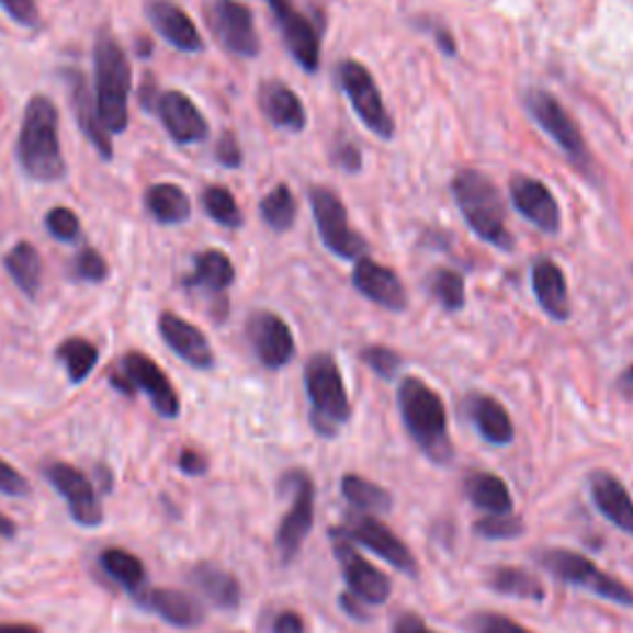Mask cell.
<instances>
[{
  "instance_id": "6da1fadb",
  "label": "cell",
  "mask_w": 633,
  "mask_h": 633,
  "mask_svg": "<svg viewBox=\"0 0 633 633\" xmlns=\"http://www.w3.org/2000/svg\"><path fill=\"white\" fill-rule=\"evenodd\" d=\"M15 156L27 179L37 183H57L65 179L67 163L60 136H57V106L50 97L35 94L25 104Z\"/></svg>"
},
{
  "instance_id": "7a4b0ae2",
  "label": "cell",
  "mask_w": 633,
  "mask_h": 633,
  "mask_svg": "<svg viewBox=\"0 0 633 633\" xmlns=\"http://www.w3.org/2000/svg\"><path fill=\"white\" fill-rule=\"evenodd\" d=\"M94 104L104 129L124 134L129 126V97H132V65L122 43L110 31H100L94 41Z\"/></svg>"
},
{
  "instance_id": "3957f363",
  "label": "cell",
  "mask_w": 633,
  "mask_h": 633,
  "mask_svg": "<svg viewBox=\"0 0 633 633\" xmlns=\"http://www.w3.org/2000/svg\"><path fill=\"white\" fill-rule=\"evenodd\" d=\"M453 199L463 221L475 236L498 250H512L515 238L505 216V201L490 177L478 169H461L451 183Z\"/></svg>"
},
{
  "instance_id": "277c9868",
  "label": "cell",
  "mask_w": 633,
  "mask_h": 633,
  "mask_svg": "<svg viewBox=\"0 0 633 633\" xmlns=\"http://www.w3.org/2000/svg\"><path fill=\"white\" fill-rule=\"evenodd\" d=\"M398 411L414 443L436 463L453 457L451 436H448L445 406L431 386L418 376H406L398 384Z\"/></svg>"
},
{
  "instance_id": "5b68a950",
  "label": "cell",
  "mask_w": 633,
  "mask_h": 633,
  "mask_svg": "<svg viewBox=\"0 0 633 633\" xmlns=\"http://www.w3.org/2000/svg\"><path fill=\"white\" fill-rule=\"evenodd\" d=\"M309 423L323 438H335L352 418L347 386L332 354L319 352L305 366Z\"/></svg>"
},
{
  "instance_id": "8992f818",
  "label": "cell",
  "mask_w": 633,
  "mask_h": 633,
  "mask_svg": "<svg viewBox=\"0 0 633 633\" xmlns=\"http://www.w3.org/2000/svg\"><path fill=\"white\" fill-rule=\"evenodd\" d=\"M522 104L532 120L538 122L540 129L559 146V151L567 156L574 167H579V171H587L584 169L589 163L587 142H584L577 120L564 110V104L557 97L547 90H540V87H530V90L522 94Z\"/></svg>"
},
{
  "instance_id": "52a82bcc",
  "label": "cell",
  "mask_w": 633,
  "mask_h": 633,
  "mask_svg": "<svg viewBox=\"0 0 633 633\" xmlns=\"http://www.w3.org/2000/svg\"><path fill=\"white\" fill-rule=\"evenodd\" d=\"M540 562L554 579L572 584V587L587 589L594 597L621 603V607H633V589H629L623 581L613 579L611 574L599 569L597 564L589 557H584V554H577L572 550H547L542 552Z\"/></svg>"
},
{
  "instance_id": "ba28073f",
  "label": "cell",
  "mask_w": 633,
  "mask_h": 633,
  "mask_svg": "<svg viewBox=\"0 0 633 633\" xmlns=\"http://www.w3.org/2000/svg\"><path fill=\"white\" fill-rule=\"evenodd\" d=\"M112 386L124 396H134L136 392H144L149 396L154 411L163 418H177L181 414V398L177 388L163 374V369L154 362L151 357L142 352L124 354L120 372L110 376Z\"/></svg>"
},
{
  "instance_id": "9c48e42d",
  "label": "cell",
  "mask_w": 633,
  "mask_h": 633,
  "mask_svg": "<svg viewBox=\"0 0 633 633\" xmlns=\"http://www.w3.org/2000/svg\"><path fill=\"white\" fill-rule=\"evenodd\" d=\"M309 206L315 216L319 238L325 248L342 260H359L366 256L369 242L352 228L344 201L327 186L309 189Z\"/></svg>"
},
{
  "instance_id": "30bf717a",
  "label": "cell",
  "mask_w": 633,
  "mask_h": 633,
  "mask_svg": "<svg viewBox=\"0 0 633 633\" xmlns=\"http://www.w3.org/2000/svg\"><path fill=\"white\" fill-rule=\"evenodd\" d=\"M337 80L349 104L354 106L357 116L364 122L366 129L376 134L378 139H394L396 122L392 112H388L382 92H378L374 75L369 72L362 63L344 60V63H339Z\"/></svg>"
},
{
  "instance_id": "8fae6325",
  "label": "cell",
  "mask_w": 633,
  "mask_h": 633,
  "mask_svg": "<svg viewBox=\"0 0 633 633\" xmlns=\"http://www.w3.org/2000/svg\"><path fill=\"white\" fill-rule=\"evenodd\" d=\"M282 488L292 493V505L280 522L275 544L282 562H292L315 524V483L307 473L292 471L282 478Z\"/></svg>"
},
{
  "instance_id": "7c38bea8",
  "label": "cell",
  "mask_w": 633,
  "mask_h": 633,
  "mask_svg": "<svg viewBox=\"0 0 633 633\" xmlns=\"http://www.w3.org/2000/svg\"><path fill=\"white\" fill-rule=\"evenodd\" d=\"M272 15L280 25L282 41L302 70L317 72L323 57V31L307 13H302L295 0H268Z\"/></svg>"
},
{
  "instance_id": "4fadbf2b",
  "label": "cell",
  "mask_w": 633,
  "mask_h": 633,
  "mask_svg": "<svg viewBox=\"0 0 633 633\" xmlns=\"http://www.w3.org/2000/svg\"><path fill=\"white\" fill-rule=\"evenodd\" d=\"M332 550L339 567H342L347 589L354 599L378 607V603H384L392 597V579H388L384 572H378L372 562H366L362 554L357 552L354 542L347 540L344 534L339 532V528L332 530Z\"/></svg>"
},
{
  "instance_id": "5bb4252c",
  "label": "cell",
  "mask_w": 633,
  "mask_h": 633,
  "mask_svg": "<svg viewBox=\"0 0 633 633\" xmlns=\"http://www.w3.org/2000/svg\"><path fill=\"white\" fill-rule=\"evenodd\" d=\"M339 532H342L347 540H352L357 544H362V547L372 550L374 554L386 559L398 572L411 574V577L418 572V562L411 554V550H408L406 544L396 538L392 528H386L382 520H376L374 515L352 510L344 518V528Z\"/></svg>"
},
{
  "instance_id": "9a60e30c",
  "label": "cell",
  "mask_w": 633,
  "mask_h": 633,
  "mask_svg": "<svg viewBox=\"0 0 633 633\" xmlns=\"http://www.w3.org/2000/svg\"><path fill=\"white\" fill-rule=\"evenodd\" d=\"M246 332L252 352H256L258 362L265 369L278 372V369L287 366L292 359H295V337H292L290 325L280 315H275V312H252L246 323Z\"/></svg>"
},
{
  "instance_id": "2e32d148",
  "label": "cell",
  "mask_w": 633,
  "mask_h": 633,
  "mask_svg": "<svg viewBox=\"0 0 633 633\" xmlns=\"http://www.w3.org/2000/svg\"><path fill=\"white\" fill-rule=\"evenodd\" d=\"M208 21L213 35L223 45V50L238 57H258L260 55V35L256 31V21L246 5L238 0H218L213 3Z\"/></svg>"
},
{
  "instance_id": "e0dca14e",
  "label": "cell",
  "mask_w": 633,
  "mask_h": 633,
  "mask_svg": "<svg viewBox=\"0 0 633 633\" xmlns=\"http://www.w3.org/2000/svg\"><path fill=\"white\" fill-rule=\"evenodd\" d=\"M508 189L512 206L518 208L522 218H528L542 233L557 236L562 228V211L554 193L547 189V183L528 177V173H515Z\"/></svg>"
},
{
  "instance_id": "ac0fdd59",
  "label": "cell",
  "mask_w": 633,
  "mask_h": 633,
  "mask_svg": "<svg viewBox=\"0 0 633 633\" xmlns=\"http://www.w3.org/2000/svg\"><path fill=\"white\" fill-rule=\"evenodd\" d=\"M45 475L53 483V488L65 498L75 522H80L82 528H97L102 522L100 498H97L94 485L84 473L67 463H50Z\"/></svg>"
},
{
  "instance_id": "d6986e66",
  "label": "cell",
  "mask_w": 633,
  "mask_h": 633,
  "mask_svg": "<svg viewBox=\"0 0 633 633\" xmlns=\"http://www.w3.org/2000/svg\"><path fill=\"white\" fill-rule=\"evenodd\" d=\"M352 285L359 295L388 312H404L408 307V295L402 278L392 268L382 265L374 258H359L352 270Z\"/></svg>"
},
{
  "instance_id": "ffe728a7",
  "label": "cell",
  "mask_w": 633,
  "mask_h": 633,
  "mask_svg": "<svg viewBox=\"0 0 633 633\" xmlns=\"http://www.w3.org/2000/svg\"><path fill=\"white\" fill-rule=\"evenodd\" d=\"M156 114L163 124V129L179 146L201 144L208 139V122L201 114L196 102L189 94L179 90L161 92L159 104H156Z\"/></svg>"
},
{
  "instance_id": "44dd1931",
  "label": "cell",
  "mask_w": 633,
  "mask_h": 633,
  "mask_svg": "<svg viewBox=\"0 0 633 633\" xmlns=\"http://www.w3.org/2000/svg\"><path fill=\"white\" fill-rule=\"evenodd\" d=\"M65 84H67V90H70L75 122L84 134V139L94 146V151L100 154L104 161H112V156H114L112 134L104 129L100 114H97L94 94L90 90V84H87V77L80 70H67Z\"/></svg>"
},
{
  "instance_id": "7402d4cb",
  "label": "cell",
  "mask_w": 633,
  "mask_h": 633,
  "mask_svg": "<svg viewBox=\"0 0 633 633\" xmlns=\"http://www.w3.org/2000/svg\"><path fill=\"white\" fill-rule=\"evenodd\" d=\"M159 335L167 347L179 359H183L193 369H211L216 364V354L208 337L201 329L183 319L177 312H161L159 315Z\"/></svg>"
},
{
  "instance_id": "603a6c76",
  "label": "cell",
  "mask_w": 633,
  "mask_h": 633,
  "mask_svg": "<svg viewBox=\"0 0 633 633\" xmlns=\"http://www.w3.org/2000/svg\"><path fill=\"white\" fill-rule=\"evenodd\" d=\"M146 15H149V23L154 25V31L159 33L171 47H177L179 53L193 55V53H203V47H206L196 23H193L191 15L183 11L181 5L173 3V0H149V5H146Z\"/></svg>"
},
{
  "instance_id": "cb8c5ba5",
  "label": "cell",
  "mask_w": 633,
  "mask_h": 633,
  "mask_svg": "<svg viewBox=\"0 0 633 633\" xmlns=\"http://www.w3.org/2000/svg\"><path fill=\"white\" fill-rule=\"evenodd\" d=\"M532 292L538 297L544 315L554 323H567L572 317V302L567 278L552 258H540L532 265Z\"/></svg>"
},
{
  "instance_id": "d4e9b609",
  "label": "cell",
  "mask_w": 633,
  "mask_h": 633,
  "mask_svg": "<svg viewBox=\"0 0 633 633\" xmlns=\"http://www.w3.org/2000/svg\"><path fill=\"white\" fill-rule=\"evenodd\" d=\"M258 104L265 120L278 126V129H287L299 134L307 126V110L292 87L280 80H268L260 84Z\"/></svg>"
},
{
  "instance_id": "484cf974",
  "label": "cell",
  "mask_w": 633,
  "mask_h": 633,
  "mask_svg": "<svg viewBox=\"0 0 633 633\" xmlns=\"http://www.w3.org/2000/svg\"><path fill=\"white\" fill-rule=\"evenodd\" d=\"M589 493L603 518H607L613 528L633 538V500L617 475H611L607 471L591 473Z\"/></svg>"
},
{
  "instance_id": "4316f807",
  "label": "cell",
  "mask_w": 633,
  "mask_h": 633,
  "mask_svg": "<svg viewBox=\"0 0 633 633\" xmlns=\"http://www.w3.org/2000/svg\"><path fill=\"white\" fill-rule=\"evenodd\" d=\"M465 414L490 445L512 443V438H515L512 418L508 414V408H505L498 398H493L488 394L467 396Z\"/></svg>"
},
{
  "instance_id": "83f0119b",
  "label": "cell",
  "mask_w": 633,
  "mask_h": 633,
  "mask_svg": "<svg viewBox=\"0 0 633 633\" xmlns=\"http://www.w3.org/2000/svg\"><path fill=\"white\" fill-rule=\"evenodd\" d=\"M183 282H186V287L223 297L233 282H236V268H233V260L226 252L203 250L199 252L196 260H193V275Z\"/></svg>"
},
{
  "instance_id": "f1b7e54d",
  "label": "cell",
  "mask_w": 633,
  "mask_h": 633,
  "mask_svg": "<svg viewBox=\"0 0 633 633\" xmlns=\"http://www.w3.org/2000/svg\"><path fill=\"white\" fill-rule=\"evenodd\" d=\"M191 584L213 603V607L226 609V611L240 607V599H242L240 581L233 577L230 572L216 567V564L203 562L199 564V567H193Z\"/></svg>"
},
{
  "instance_id": "f546056e",
  "label": "cell",
  "mask_w": 633,
  "mask_h": 633,
  "mask_svg": "<svg viewBox=\"0 0 633 633\" xmlns=\"http://www.w3.org/2000/svg\"><path fill=\"white\" fill-rule=\"evenodd\" d=\"M3 265L8 278L13 280V285L23 292L27 299H35L41 295L43 287V258L33 242L21 240L5 252Z\"/></svg>"
},
{
  "instance_id": "4dcf8cb0",
  "label": "cell",
  "mask_w": 633,
  "mask_h": 633,
  "mask_svg": "<svg viewBox=\"0 0 633 633\" xmlns=\"http://www.w3.org/2000/svg\"><path fill=\"white\" fill-rule=\"evenodd\" d=\"M144 607L159 613L163 621H169L171 626L179 629H193L203 621L201 603L189 597V594L177 589H154L149 594H142Z\"/></svg>"
},
{
  "instance_id": "1f68e13d",
  "label": "cell",
  "mask_w": 633,
  "mask_h": 633,
  "mask_svg": "<svg viewBox=\"0 0 633 633\" xmlns=\"http://www.w3.org/2000/svg\"><path fill=\"white\" fill-rule=\"evenodd\" d=\"M144 206L161 226H181L191 218V199L177 183H154L144 193Z\"/></svg>"
},
{
  "instance_id": "d6a6232c",
  "label": "cell",
  "mask_w": 633,
  "mask_h": 633,
  "mask_svg": "<svg viewBox=\"0 0 633 633\" xmlns=\"http://www.w3.org/2000/svg\"><path fill=\"white\" fill-rule=\"evenodd\" d=\"M465 495L475 508L490 515H508L512 512V495L508 483L493 473H473L465 481Z\"/></svg>"
},
{
  "instance_id": "836d02e7",
  "label": "cell",
  "mask_w": 633,
  "mask_h": 633,
  "mask_svg": "<svg viewBox=\"0 0 633 633\" xmlns=\"http://www.w3.org/2000/svg\"><path fill=\"white\" fill-rule=\"evenodd\" d=\"M100 564H102L106 577L114 579L126 591L142 597L144 584H146V569H144V564L139 557H134V554L126 552V550L112 547V550L102 552Z\"/></svg>"
},
{
  "instance_id": "e575fe53",
  "label": "cell",
  "mask_w": 633,
  "mask_h": 633,
  "mask_svg": "<svg viewBox=\"0 0 633 633\" xmlns=\"http://www.w3.org/2000/svg\"><path fill=\"white\" fill-rule=\"evenodd\" d=\"M342 495L357 512H388L392 510V493L384 490L382 485L362 478V475L349 473L342 478Z\"/></svg>"
},
{
  "instance_id": "d590c367",
  "label": "cell",
  "mask_w": 633,
  "mask_h": 633,
  "mask_svg": "<svg viewBox=\"0 0 633 633\" xmlns=\"http://www.w3.org/2000/svg\"><path fill=\"white\" fill-rule=\"evenodd\" d=\"M490 589H495L502 597L524 599V601H544L542 581L520 567H495L490 572Z\"/></svg>"
},
{
  "instance_id": "8d00e7d4",
  "label": "cell",
  "mask_w": 633,
  "mask_h": 633,
  "mask_svg": "<svg viewBox=\"0 0 633 633\" xmlns=\"http://www.w3.org/2000/svg\"><path fill=\"white\" fill-rule=\"evenodd\" d=\"M260 218L270 230L287 233L297 221V199L290 191L287 183L272 189L265 199L260 201Z\"/></svg>"
},
{
  "instance_id": "74e56055",
  "label": "cell",
  "mask_w": 633,
  "mask_h": 633,
  "mask_svg": "<svg viewBox=\"0 0 633 633\" xmlns=\"http://www.w3.org/2000/svg\"><path fill=\"white\" fill-rule=\"evenodd\" d=\"M57 359L65 364L70 382L82 384L94 372L97 362H100V349L82 337H72L57 347Z\"/></svg>"
},
{
  "instance_id": "f35d334b",
  "label": "cell",
  "mask_w": 633,
  "mask_h": 633,
  "mask_svg": "<svg viewBox=\"0 0 633 633\" xmlns=\"http://www.w3.org/2000/svg\"><path fill=\"white\" fill-rule=\"evenodd\" d=\"M201 203H203V211H206V216L211 221H216L223 228L238 230L242 223H246L236 196H233L230 189L226 186H218V183L216 186H208L201 193Z\"/></svg>"
},
{
  "instance_id": "ab89813d",
  "label": "cell",
  "mask_w": 633,
  "mask_h": 633,
  "mask_svg": "<svg viewBox=\"0 0 633 633\" xmlns=\"http://www.w3.org/2000/svg\"><path fill=\"white\" fill-rule=\"evenodd\" d=\"M431 292L438 299V305L448 312H461L465 307V280L461 272L448 268L433 272Z\"/></svg>"
},
{
  "instance_id": "60d3db41",
  "label": "cell",
  "mask_w": 633,
  "mask_h": 633,
  "mask_svg": "<svg viewBox=\"0 0 633 633\" xmlns=\"http://www.w3.org/2000/svg\"><path fill=\"white\" fill-rule=\"evenodd\" d=\"M473 530L485 540H518L524 532V522L515 515H485L473 524Z\"/></svg>"
},
{
  "instance_id": "b9f144b4",
  "label": "cell",
  "mask_w": 633,
  "mask_h": 633,
  "mask_svg": "<svg viewBox=\"0 0 633 633\" xmlns=\"http://www.w3.org/2000/svg\"><path fill=\"white\" fill-rule=\"evenodd\" d=\"M45 228L55 240L75 242L77 238H80V233H82V223H80V216H77L72 208L55 206L53 211H47Z\"/></svg>"
},
{
  "instance_id": "7bdbcfd3",
  "label": "cell",
  "mask_w": 633,
  "mask_h": 633,
  "mask_svg": "<svg viewBox=\"0 0 633 633\" xmlns=\"http://www.w3.org/2000/svg\"><path fill=\"white\" fill-rule=\"evenodd\" d=\"M72 275L82 282H90V285H97V282H104L106 275H110V265H106L102 252H97L94 248H82L77 250L72 260Z\"/></svg>"
},
{
  "instance_id": "ee69618b",
  "label": "cell",
  "mask_w": 633,
  "mask_h": 633,
  "mask_svg": "<svg viewBox=\"0 0 633 633\" xmlns=\"http://www.w3.org/2000/svg\"><path fill=\"white\" fill-rule=\"evenodd\" d=\"M362 362L372 369L376 376L382 378H394L398 372H402V354L394 352L392 347H382V344H372L362 349Z\"/></svg>"
},
{
  "instance_id": "f6af8a7d",
  "label": "cell",
  "mask_w": 633,
  "mask_h": 633,
  "mask_svg": "<svg viewBox=\"0 0 633 633\" xmlns=\"http://www.w3.org/2000/svg\"><path fill=\"white\" fill-rule=\"evenodd\" d=\"M471 629L473 633H532L530 629L520 626L518 621L500 617V613H475L471 619Z\"/></svg>"
},
{
  "instance_id": "bcb514c9",
  "label": "cell",
  "mask_w": 633,
  "mask_h": 633,
  "mask_svg": "<svg viewBox=\"0 0 633 633\" xmlns=\"http://www.w3.org/2000/svg\"><path fill=\"white\" fill-rule=\"evenodd\" d=\"M0 8H3L18 25L33 27V31L41 25V8H37L35 0H0Z\"/></svg>"
},
{
  "instance_id": "7dc6e473",
  "label": "cell",
  "mask_w": 633,
  "mask_h": 633,
  "mask_svg": "<svg viewBox=\"0 0 633 633\" xmlns=\"http://www.w3.org/2000/svg\"><path fill=\"white\" fill-rule=\"evenodd\" d=\"M216 161L226 169H240L242 167V149L238 136L233 132H223L216 144Z\"/></svg>"
},
{
  "instance_id": "c3c4849f",
  "label": "cell",
  "mask_w": 633,
  "mask_h": 633,
  "mask_svg": "<svg viewBox=\"0 0 633 633\" xmlns=\"http://www.w3.org/2000/svg\"><path fill=\"white\" fill-rule=\"evenodd\" d=\"M0 493L13 495V498H23L31 493V483L25 481V475L15 471L11 463L0 461Z\"/></svg>"
},
{
  "instance_id": "681fc988",
  "label": "cell",
  "mask_w": 633,
  "mask_h": 633,
  "mask_svg": "<svg viewBox=\"0 0 633 633\" xmlns=\"http://www.w3.org/2000/svg\"><path fill=\"white\" fill-rule=\"evenodd\" d=\"M332 159H335V163H337V167L342 169V171L357 173L359 169H362V151H359L354 144L337 146L335 154H332Z\"/></svg>"
},
{
  "instance_id": "f907efd6",
  "label": "cell",
  "mask_w": 633,
  "mask_h": 633,
  "mask_svg": "<svg viewBox=\"0 0 633 633\" xmlns=\"http://www.w3.org/2000/svg\"><path fill=\"white\" fill-rule=\"evenodd\" d=\"M272 633H307L305 619L299 617L297 611H280L270 623Z\"/></svg>"
},
{
  "instance_id": "816d5d0a",
  "label": "cell",
  "mask_w": 633,
  "mask_h": 633,
  "mask_svg": "<svg viewBox=\"0 0 633 633\" xmlns=\"http://www.w3.org/2000/svg\"><path fill=\"white\" fill-rule=\"evenodd\" d=\"M179 467L186 475H203L208 471V461L199 451H191V448H183L179 455Z\"/></svg>"
},
{
  "instance_id": "f5cc1de1",
  "label": "cell",
  "mask_w": 633,
  "mask_h": 633,
  "mask_svg": "<svg viewBox=\"0 0 633 633\" xmlns=\"http://www.w3.org/2000/svg\"><path fill=\"white\" fill-rule=\"evenodd\" d=\"M159 84H156V80L151 75H146L144 77V82L139 87V104L144 106L146 112H156V104H159Z\"/></svg>"
},
{
  "instance_id": "db71d44e",
  "label": "cell",
  "mask_w": 633,
  "mask_h": 633,
  "mask_svg": "<svg viewBox=\"0 0 633 633\" xmlns=\"http://www.w3.org/2000/svg\"><path fill=\"white\" fill-rule=\"evenodd\" d=\"M394 633H438V631L428 629L421 619L414 617V613H402L394 623Z\"/></svg>"
},
{
  "instance_id": "11a10c76",
  "label": "cell",
  "mask_w": 633,
  "mask_h": 633,
  "mask_svg": "<svg viewBox=\"0 0 633 633\" xmlns=\"http://www.w3.org/2000/svg\"><path fill=\"white\" fill-rule=\"evenodd\" d=\"M431 33H433V37H436L438 50H441V53L448 55V57H453V55H455V41H453L451 31H448V27H443V25H436Z\"/></svg>"
},
{
  "instance_id": "9f6ffc18",
  "label": "cell",
  "mask_w": 633,
  "mask_h": 633,
  "mask_svg": "<svg viewBox=\"0 0 633 633\" xmlns=\"http://www.w3.org/2000/svg\"><path fill=\"white\" fill-rule=\"evenodd\" d=\"M617 388H619V394H621L623 398H629V402H633V364L626 369V372H623V374L619 376Z\"/></svg>"
},
{
  "instance_id": "6f0895ef",
  "label": "cell",
  "mask_w": 633,
  "mask_h": 633,
  "mask_svg": "<svg viewBox=\"0 0 633 633\" xmlns=\"http://www.w3.org/2000/svg\"><path fill=\"white\" fill-rule=\"evenodd\" d=\"M0 633H43L33 623H0Z\"/></svg>"
},
{
  "instance_id": "680465c9",
  "label": "cell",
  "mask_w": 633,
  "mask_h": 633,
  "mask_svg": "<svg viewBox=\"0 0 633 633\" xmlns=\"http://www.w3.org/2000/svg\"><path fill=\"white\" fill-rule=\"evenodd\" d=\"M342 609L349 611V617H354V619H364V611H362V607H359V603L354 601L352 594H344V597H342Z\"/></svg>"
},
{
  "instance_id": "91938a15",
  "label": "cell",
  "mask_w": 633,
  "mask_h": 633,
  "mask_svg": "<svg viewBox=\"0 0 633 633\" xmlns=\"http://www.w3.org/2000/svg\"><path fill=\"white\" fill-rule=\"evenodd\" d=\"M15 532H18L15 522L0 512V534H3V538H15Z\"/></svg>"
}]
</instances>
